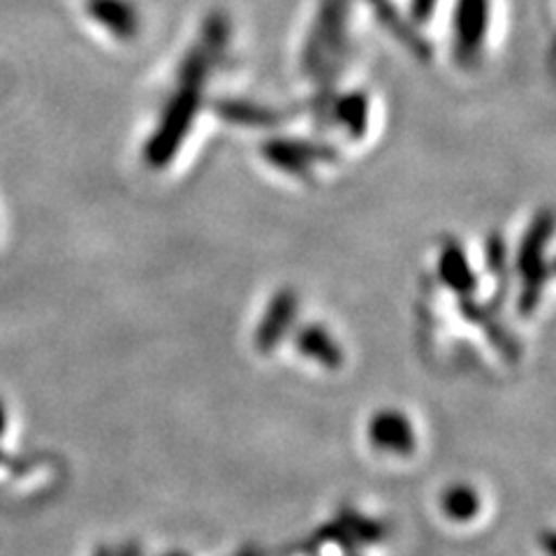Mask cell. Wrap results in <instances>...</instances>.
Here are the masks:
<instances>
[{"label":"cell","instance_id":"6da1fadb","mask_svg":"<svg viewBox=\"0 0 556 556\" xmlns=\"http://www.w3.org/2000/svg\"><path fill=\"white\" fill-rule=\"evenodd\" d=\"M369 441L374 447L392 455H410L415 450V431L408 417L399 410H380L369 422Z\"/></svg>","mask_w":556,"mask_h":556},{"label":"cell","instance_id":"7a4b0ae2","mask_svg":"<svg viewBox=\"0 0 556 556\" xmlns=\"http://www.w3.org/2000/svg\"><path fill=\"white\" fill-rule=\"evenodd\" d=\"M294 311H298V300H294V294L290 290L278 292L265 313V320L257 325V332H255L257 351L263 353L274 351L276 343L286 337L288 327L294 318Z\"/></svg>","mask_w":556,"mask_h":556},{"label":"cell","instance_id":"3957f363","mask_svg":"<svg viewBox=\"0 0 556 556\" xmlns=\"http://www.w3.org/2000/svg\"><path fill=\"white\" fill-rule=\"evenodd\" d=\"M294 343H298L300 353L308 359H316L318 364L327 369H337L343 364V353L341 345L327 334V329L320 325H306L302 327L298 337H294Z\"/></svg>","mask_w":556,"mask_h":556},{"label":"cell","instance_id":"277c9868","mask_svg":"<svg viewBox=\"0 0 556 556\" xmlns=\"http://www.w3.org/2000/svg\"><path fill=\"white\" fill-rule=\"evenodd\" d=\"M441 276L443 283L459 294H468L476 288V276L468 267L464 253L457 247H447L441 255Z\"/></svg>","mask_w":556,"mask_h":556},{"label":"cell","instance_id":"5b68a950","mask_svg":"<svg viewBox=\"0 0 556 556\" xmlns=\"http://www.w3.org/2000/svg\"><path fill=\"white\" fill-rule=\"evenodd\" d=\"M443 513L455 521H471L480 513V496L468 484H455L443 494Z\"/></svg>","mask_w":556,"mask_h":556},{"label":"cell","instance_id":"8992f818","mask_svg":"<svg viewBox=\"0 0 556 556\" xmlns=\"http://www.w3.org/2000/svg\"><path fill=\"white\" fill-rule=\"evenodd\" d=\"M89 14L112 33L128 35L132 30V12L121 0H89Z\"/></svg>","mask_w":556,"mask_h":556},{"label":"cell","instance_id":"52a82bcc","mask_svg":"<svg viewBox=\"0 0 556 556\" xmlns=\"http://www.w3.org/2000/svg\"><path fill=\"white\" fill-rule=\"evenodd\" d=\"M118 556H142V554H139V547L135 543H130V545H126V549L121 552Z\"/></svg>","mask_w":556,"mask_h":556},{"label":"cell","instance_id":"ba28073f","mask_svg":"<svg viewBox=\"0 0 556 556\" xmlns=\"http://www.w3.org/2000/svg\"><path fill=\"white\" fill-rule=\"evenodd\" d=\"M239 556H260V554H257V552H253V549H249V552H241Z\"/></svg>","mask_w":556,"mask_h":556},{"label":"cell","instance_id":"9c48e42d","mask_svg":"<svg viewBox=\"0 0 556 556\" xmlns=\"http://www.w3.org/2000/svg\"><path fill=\"white\" fill-rule=\"evenodd\" d=\"M96 556H112L108 549H98V554Z\"/></svg>","mask_w":556,"mask_h":556},{"label":"cell","instance_id":"30bf717a","mask_svg":"<svg viewBox=\"0 0 556 556\" xmlns=\"http://www.w3.org/2000/svg\"><path fill=\"white\" fill-rule=\"evenodd\" d=\"M169 556H184V554H169Z\"/></svg>","mask_w":556,"mask_h":556}]
</instances>
